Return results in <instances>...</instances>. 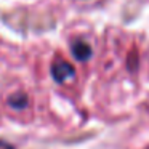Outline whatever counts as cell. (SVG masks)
<instances>
[{
  "instance_id": "6da1fadb",
  "label": "cell",
  "mask_w": 149,
  "mask_h": 149,
  "mask_svg": "<svg viewBox=\"0 0 149 149\" xmlns=\"http://www.w3.org/2000/svg\"><path fill=\"white\" fill-rule=\"evenodd\" d=\"M74 75H75V69H74V66H72L69 61H66V59H63V58H58V59L53 61V64H52V77L55 79V82H58V84H64V82L74 79Z\"/></svg>"
},
{
  "instance_id": "7a4b0ae2",
  "label": "cell",
  "mask_w": 149,
  "mask_h": 149,
  "mask_svg": "<svg viewBox=\"0 0 149 149\" xmlns=\"http://www.w3.org/2000/svg\"><path fill=\"white\" fill-rule=\"evenodd\" d=\"M71 52L77 61H87L91 56V47L85 40H74L71 45Z\"/></svg>"
},
{
  "instance_id": "3957f363",
  "label": "cell",
  "mask_w": 149,
  "mask_h": 149,
  "mask_svg": "<svg viewBox=\"0 0 149 149\" xmlns=\"http://www.w3.org/2000/svg\"><path fill=\"white\" fill-rule=\"evenodd\" d=\"M27 103H29L27 95L23 93V91L13 93V95H10V98H8V104H10V107H13V109H16V111L24 109V107L27 106Z\"/></svg>"
},
{
  "instance_id": "277c9868",
  "label": "cell",
  "mask_w": 149,
  "mask_h": 149,
  "mask_svg": "<svg viewBox=\"0 0 149 149\" xmlns=\"http://www.w3.org/2000/svg\"><path fill=\"white\" fill-rule=\"evenodd\" d=\"M0 149H15L10 143H7L5 139H0Z\"/></svg>"
}]
</instances>
